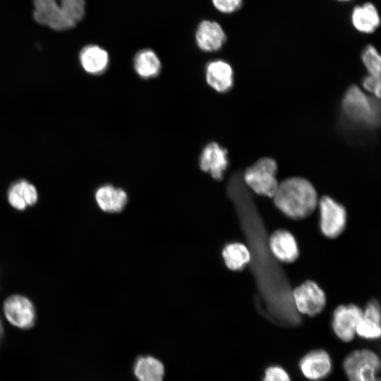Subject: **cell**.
Instances as JSON below:
<instances>
[{
	"instance_id": "cell-15",
	"label": "cell",
	"mask_w": 381,
	"mask_h": 381,
	"mask_svg": "<svg viewBox=\"0 0 381 381\" xmlns=\"http://www.w3.org/2000/svg\"><path fill=\"white\" fill-rule=\"evenodd\" d=\"M270 247L274 256L284 262H292L298 256V248L294 236L285 230L276 231L271 235Z\"/></svg>"
},
{
	"instance_id": "cell-2",
	"label": "cell",
	"mask_w": 381,
	"mask_h": 381,
	"mask_svg": "<svg viewBox=\"0 0 381 381\" xmlns=\"http://www.w3.org/2000/svg\"><path fill=\"white\" fill-rule=\"evenodd\" d=\"M276 206L286 216L301 219L311 214L318 205L317 192L312 183L301 177L284 180L274 195Z\"/></svg>"
},
{
	"instance_id": "cell-28",
	"label": "cell",
	"mask_w": 381,
	"mask_h": 381,
	"mask_svg": "<svg viewBox=\"0 0 381 381\" xmlns=\"http://www.w3.org/2000/svg\"><path fill=\"white\" fill-rule=\"evenodd\" d=\"M338 1H340V2H348V1H350L351 0H337Z\"/></svg>"
},
{
	"instance_id": "cell-24",
	"label": "cell",
	"mask_w": 381,
	"mask_h": 381,
	"mask_svg": "<svg viewBox=\"0 0 381 381\" xmlns=\"http://www.w3.org/2000/svg\"><path fill=\"white\" fill-rule=\"evenodd\" d=\"M262 381H291L287 371L282 366L274 365L265 370Z\"/></svg>"
},
{
	"instance_id": "cell-13",
	"label": "cell",
	"mask_w": 381,
	"mask_h": 381,
	"mask_svg": "<svg viewBox=\"0 0 381 381\" xmlns=\"http://www.w3.org/2000/svg\"><path fill=\"white\" fill-rule=\"evenodd\" d=\"M207 84L218 92H226L234 85V71L231 66L223 59L210 61L205 68Z\"/></svg>"
},
{
	"instance_id": "cell-17",
	"label": "cell",
	"mask_w": 381,
	"mask_h": 381,
	"mask_svg": "<svg viewBox=\"0 0 381 381\" xmlns=\"http://www.w3.org/2000/svg\"><path fill=\"white\" fill-rule=\"evenodd\" d=\"M79 59L83 68L87 73L93 75L104 73L109 63L108 52L95 44L85 47L80 53Z\"/></svg>"
},
{
	"instance_id": "cell-20",
	"label": "cell",
	"mask_w": 381,
	"mask_h": 381,
	"mask_svg": "<svg viewBox=\"0 0 381 381\" xmlns=\"http://www.w3.org/2000/svg\"><path fill=\"white\" fill-rule=\"evenodd\" d=\"M133 68L142 78L149 79L158 75L162 64L157 54L151 49L139 50L133 58Z\"/></svg>"
},
{
	"instance_id": "cell-23",
	"label": "cell",
	"mask_w": 381,
	"mask_h": 381,
	"mask_svg": "<svg viewBox=\"0 0 381 381\" xmlns=\"http://www.w3.org/2000/svg\"><path fill=\"white\" fill-rule=\"evenodd\" d=\"M356 334L367 339H375L380 337V321L364 316L359 322Z\"/></svg>"
},
{
	"instance_id": "cell-11",
	"label": "cell",
	"mask_w": 381,
	"mask_h": 381,
	"mask_svg": "<svg viewBox=\"0 0 381 381\" xmlns=\"http://www.w3.org/2000/svg\"><path fill=\"white\" fill-rule=\"evenodd\" d=\"M195 40L196 45L200 50L213 52L223 47L226 40V35L219 23L203 20L196 28Z\"/></svg>"
},
{
	"instance_id": "cell-6",
	"label": "cell",
	"mask_w": 381,
	"mask_h": 381,
	"mask_svg": "<svg viewBox=\"0 0 381 381\" xmlns=\"http://www.w3.org/2000/svg\"><path fill=\"white\" fill-rule=\"evenodd\" d=\"M320 228L325 236L336 238L344 231L346 212L344 206L329 196L320 200Z\"/></svg>"
},
{
	"instance_id": "cell-19",
	"label": "cell",
	"mask_w": 381,
	"mask_h": 381,
	"mask_svg": "<svg viewBox=\"0 0 381 381\" xmlns=\"http://www.w3.org/2000/svg\"><path fill=\"white\" fill-rule=\"evenodd\" d=\"M133 373L138 381H163L164 366L155 357L143 356L135 361Z\"/></svg>"
},
{
	"instance_id": "cell-8",
	"label": "cell",
	"mask_w": 381,
	"mask_h": 381,
	"mask_svg": "<svg viewBox=\"0 0 381 381\" xmlns=\"http://www.w3.org/2000/svg\"><path fill=\"white\" fill-rule=\"evenodd\" d=\"M293 296L298 310L303 314L315 315L325 306L326 298L324 291L316 283L311 281L305 282L296 287Z\"/></svg>"
},
{
	"instance_id": "cell-9",
	"label": "cell",
	"mask_w": 381,
	"mask_h": 381,
	"mask_svg": "<svg viewBox=\"0 0 381 381\" xmlns=\"http://www.w3.org/2000/svg\"><path fill=\"white\" fill-rule=\"evenodd\" d=\"M363 311L356 305L340 306L334 312L332 328L343 341L353 339L356 327L363 318Z\"/></svg>"
},
{
	"instance_id": "cell-22",
	"label": "cell",
	"mask_w": 381,
	"mask_h": 381,
	"mask_svg": "<svg viewBox=\"0 0 381 381\" xmlns=\"http://www.w3.org/2000/svg\"><path fill=\"white\" fill-rule=\"evenodd\" d=\"M361 61L368 75L380 78L381 57L373 44L366 45L361 53Z\"/></svg>"
},
{
	"instance_id": "cell-7",
	"label": "cell",
	"mask_w": 381,
	"mask_h": 381,
	"mask_svg": "<svg viewBox=\"0 0 381 381\" xmlns=\"http://www.w3.org/2000/svg\"><path fill=\"white\" fill-rule=\"evenodd\" d=\"M7 320L13 326L27 329L32 327L36 322L34 304L22 295H12L7 298L3 306Z\"/></svg>"
},
{
	"instance_id": "cell-5",
	"label": "cell",
	"mask_w": 381,
	"mask_h": 381,
	"mask_svg": "<svg viewBox=\"0 0 381 381\" xmlns=\"http://www.w3.org/2000/svg\"><path fill=\"white\" fill-rule=\"evenodd\" d=\"M343 368L349 381H380V360L371 350L351 352L344 360Z\"/></svg>"
},
{
	"instance_id": "cell-18",
	"label": "cell",
	"mask_w": 381,
	"mask_h": 381,
	"mask_svg": "<svg viewBox=\"0 0 381 381\" xmlns=\"http://www.w3.org/2000/svg\"><path fill=\"white\" fill-rule=\"evenodd\" d=\"M7 198L13 208L24 210L37 202L38 195L32 184L25 180H20L11 186Z\"/></svg>"
},
{
	"instance_id": "cell-14",
	"label": "cell",
	"mask_w": 381,
	"mask_h": 381,
	"mask_svg": "<svg viewBox=\"0 0 381 381\" xmlns=\"http://www.w3.org/2000/svg\"><path fill=\"white\" fill-rule=\"evenodd\" d=\"M351 22L358 32L371 34L380 26V18L376 6L371 2H365L352 9Z\"/></svg>"
},
{
	"instance_id": "cell-16",
	"label": "cell",
	"mask_w": 381,
	"mask_h": 381,
	"mask_svg": "<svg viewBox=\"0 0 381 381\" xmlns=\"http://www.w3.org/2000/svg\"><path fill=\"white\" fill-rule=\"evenodd\" d=\"M95 196L99 208L106 212H119L123 210L128 202L126 191L110 184L98 188Z\"/></svg>"
},
{
	"instance_id": "cell-21",
	"label": "cell",
	"mask_w": 381,
	"mask_h": 381,
	"mask_svg": "<svg viewBox=\"0 0 381 381\" xmlns=\"http://www.w3.org/2000/svg\"><path fill=\"white\" fill-rule=\"evenodd\" d=\"M226 267L234 271L242 270L250 260V254L247 247L241 243L227 244L222 251Z\"/></svg>"
},
{
	"instance_id": "cell-12",
	"label": "cell",
	"mask_w": 381,
	"mask_h": 381,
	"mask_svg": "<svg viewBox=\"0 0 381 381\" xmlns=\"http://www.w3.org/2000/svg\"><path fill=\"white\" fill-rule=\"evenodd\" d=\"M199 164L203 171L208 172L213 179L220 181L229 164L228 152L218 143H210L202 150Z\"/></svg>"
},
{
	"instance_id": "cell-27",
	"label": "cell",
	"mask_w": 381,
	"mask_h": 381,
	"mask_svg": "<svg viewBox=\"0 0 381 381\" xmlns=\"http://www.w3.org/2000/svg\"><path fill=\"white\" fill-rule=\"evenodd\" d=\"M3 334H4V327H3L2 322L0 320V341H1L3 338Z\"/></svg>"
},
{
	"instance_id": "cell-3",
	"label": "cell",
	"mask_w": 381,
	"mask_h": 381,
	"mask_svg": "<svg viewBox=\"0 0 381 381\" xmlns=\"http://www.w3.org/2000/svg\"><path fill=\"white\" fill-rule=\"evenodd\" d=\"M33 6L35 21L56 31L75 27L85 13V0H33Z\"/></svg>"
},
{
	"instance_id": "cell-26",
	"label": "cell",
	"mask_w": 381,
	"mask_h": 381,
	"mask_svg": "<svg viewBox=\"0 0 381 381\" xmlns=\"http://www.w3.org/2000/svg\"><path fill=\"white\" fill-rule=\"evenodd\" d=\"M380 78L368 74L362 80L363 88L378 99L380 97Z\"/></svg>"
},
{
	"instance_id": "cell-25",
	"label": "cell",
	"mask_w": 381,
	"mask_h": 381,
	"mask_svg": "<svg viewBox=\"0 0 381 381\" xmlns=\"http://www.w3.org/2000/svg\"><path fill=\"white\" fill-rule=\"evenodd\" d=\"M217 11L224 14H231L238 11L242 6L243 0H212Z\"/></svg>"
},
{
	"instance_id": "cell-1",
	"label": "cell",
	"mask_w": 381,
	"mask_h": 381,
	"mask_svg": "<svg viewBox=\"0 0 381 381\" xmlns=\"http://www.w3.org/2000/svg\"><path fill=\"white\" fill-rule=\"evenodd\" d=\"M341 121L349 129H376L380 121L379 99L373 95H367L357 85H351L345 92L341 100Z\"/></svg>"
},
{
	"instance_id": "cell-10",
	"label": "cell",
	"mask_w": 381,
	"mask_h": 381,
	"mask_svg": "<svg viewBox=\"0 0 381 381\" xmlns=\"http://www.w3.org/2000/svg\"><path fill=\"white\" fill-rule=\"evenodd\" d=\"M299 369L308 380L318 381L327 377L332 368V361L329 353L322 349L313 350L300 360Z\"/></svg>"
},
{
	"instance_id": "cell-4",
	"label": "cell",
	"mask_w": 381,
	"mask_h": 381,
	"mask_svg": "<svg viewBox=\"0 0 381 381\" xmlns=\"http://www.w3.org/2000/svg\"><path fill=\"white\" fill-rule=\"evenodd\" d=\"M277 164L274 159L264 157L248 167L242 175L244 183L255 193L272 198L278 188Z\"/></svg>"
}]
</instances>
